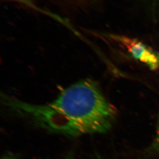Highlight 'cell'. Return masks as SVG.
Masks as SVG:
<instances>
[{"instance_id":"6","label":"cell","mask_w":159,"mask_h":159,"mask_svg":"<svg viewBox=\"0 0 159 159\" xmlns=\"http://www.w3.org/2000/svg\"><path fill=\"white\" fill-rule=\"evenodd\" d=\"M158 1H159V0H158Z\"/></svg>"},{"instance_id":"4","label":"cell","mask_w":159,"mask_h":159,"mask_svg":"<svg viewBox=\"0 0 159 159\" xmlns=\"http://www.w3.org/2000/svg\"><path fill=\"white\" fill-rule=\"evenodd\" d=\"M2 159H14V158L11 156H5L4 158Z\"/></svg>"},{"instance_id":"5","label":"cell","mask_w":159,"mask_h":159,"mask_svg":"<svg viewBox=\"0 0 159 159\" xmlns=\"http://www.w3.org/2000/svg\"><path fill=\"white\" fill-rule=\"evenodd\" d=\"M157 56H158V60H159V52H157Z\"/></svg>"},{"instance_id":"1","label":"cell","mask_w":159,"mask_h":159,"mask_svg":"<svg viewBox=\"0 0 159 159\" xmlns=\"http://www.w3.org/2000/svg\"><path fill=\"white\" fill-rule=\"evenodd\" d=\"M1 98L9 114L67 137L106 133L116 115L115 108L91 79L81 80L66 87L48 104H30L5 94Z\"/></svg>"},{"instance_id":"3","label":"cell","mask_w":159,"mask_h":159,"mask_svg":"<svg viewBox=\"0 0 159 159\" xmlns=\"http://www.w3.org/2000/svg\"><path fill=\"white\" fill-rule=\"evenodd\" d=\"M148 151L151 153H159V116L157 127L156 134L153 142L148 149Z\"/></svg>"},{"instance_id":"2","label":"cell","mask_w":159,"mask_h":159,"mask_svg":"<svg viewBox=\"0 0 159 159\" xmlns=\"http://www.w3.org/2000/svg\"><path fill=\"white\" fill-rule=\"evenodd\" d=\"M112 39L123 45L132 57L146 65L152 70L159 67L156 51H153L142 42L137 39L119 35H113Z\"/></svg>"}]
</instances>
